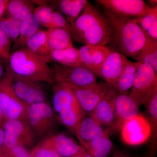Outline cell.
<instances>
[{
  "label": "cell",
  "instance_id": "ac0fdd59",
  "mask_svg": "<svg viewBox=\"0 0 157 157\" xmlns=\"http://www.w3.org/2000/svg\"><path fill=\"white\" fill-rule=\"evenodd\" d=\"M54 150L60 156L70 157L85 151L71 137L63 134H58L46 138L41 143Z\"/></svg>",
  "mask_w": 157,
  "mask_h": 157
},
{
  "label": "cell",
  "instance_id": "7bdbcfd3",
  "mask_svg": "<svg viewBox=\"0 0 157 157\" xmlns=\"http://www.w3.org/2000/svg\"><path fill=\"white\" fill-rule=\"evenodd\" d=\"M0 157H6V156H5V155L0 154Z\"/></svg>",
  "mask_w": 157,
  "mask_h": 157
},
{
  "label": "cell",
  "instance_id": "d6986e66",
  "mask_svg": "<svg viewBox=\"0 0 157 157\" xmlns=\"http://www.w3.org/2000/svg\"><path fill=\"white\" fill-rule=\"evenodd\" d=\"M75 133L81 143L109 135L107 129L103 130L101 125L90 116L82 120Z\"/></svg>",
  "mask_w": 157,
  "mask_h": 157
},
{
  "label": "cell",
  "instance_id": "52a82bcc",
  "mask_svg": "<svg viewBox=\"0 0 157 157\" xmlns=\"http://www.w3.org/2000/svg\"><path fill=\"white\" fill-rule=\"evenodd\" d=\"M27 121L6 120L3 126L5 141L2 154L6 155L17 145H30L34 143L35 134Z\"/></svg>",
  "mask_w": 157,
  "mask_h": 157
},
{
  "label": "cell",
  "instance_id": "d6a6232c",
  "mask_svg": "<svg viewBox=\"0 0 157 157\" xmlns=\"http://www.w3.org/2000/svg\"><path fill=\"white\" fill-rule=\"evenodd\" d=\"M12 43L9 37L0 28V60L3 62L6 67L9 66Z\"/></svg>",
  "mask_w": 157,
  "mask_h": 157
},
{
  "label": "cell",
  "instance_id": "ffe728a7",
  "mask_svg": "<svg viewBox=\"0 0 157 157\" xmlns=\"http://www.w3.org/2000/svg\"><path fill=\"white\" fill-rule=\"evenodd\" d=\"M40 25L33 14L21 22L18 38L11 48L12 52L26 47L29 39L40 29Z\"/></svg>",
  "mask_w": 157,
  "mask_h": 157
},
{
  "label": "cell",
  "instance_id": "d590c367",
  "mask_svg": "<svg viewBox=\"0 0 157 157\" xmlns=\"http://www.w3.org/2000/svg\"><path fill=\"white\" fill-rule=\"evenodd\" d=\"M9 2V0H0V20L5 17Z\"/></svg>",
  "mask_w": 157,
  "mask_h": 157
},
{
  "label": "cell",
  "instance_id": "3957f363",
  "mask_svg": "<svg viewBox=\"0 0 157 157\" xmlns=\"http://www.w3.org/2000/svg\"><path fill=\"white\" fill-rule=\"evenodd\" d=\"M50 61L24 47L11 53L9 67L12 72L33 81L52 84L54 83Z\"/></svg>",
  "mask_w": 157,
  "mask_h": 157
},
{
  "label": "cell",
  "instance_id": "277c9868",
  "mask_svg": "<svg viewBox=\"0 0 157 157\" xmlns=\"http://www.w3.org/2000/svg\"><path fill=\"white\" fill-rule=\"evenodd\" d=\"M53 90V109L59 120L75 133L78 124L85 117V111L66 83L56 82Z\"/></svg>",
  "mask_w": 157,
  "mask_h": 157
},
{
  "label": "cell",
  "instance_id": "8992f818",
  "mask_svg": "<svg viewBox=\"0 0 157 157\" xmlns=\"http://www.w3.org/2000/svg\"><path fill=\"white\" fill-rule=\"evenodd\" d=\"M130 96L140 107L147 106L157 93V73L148 65L140 63Z\"/></svg>",
  "mask_w": 157,
  "mask_h": 157
},
{
  "label": "cell",
  "instance_id": "836d02e7",
  "mask_svg": "<svg viewBox=\"0 0 157 157\" xmlns=\"http://www.w3.org/2000/svg\"><path fill=\"white\" fill-rule=\"evenodd\" d=\"M31 157H60L54 150L40 143L30 153Z\"/></svg>",
  "mask_w": 157,
  "mask_h": 157
},
{
  "label": "cell",
  "instance_id": "9a60e30c",
  "mask_svg": "<svg viewBox=\"0 0 157 157\" xmlns=\"http://www.w3.org/2000/svg\"><path fill=\"white\" fill-rule=\"evenodd\" d=\"M78 50L82 65L99 76L104 61L112 51L106 46L89 45H83Z\"/></svg>",
  "mask_w": 157,
  "mask_h": 157
},
{
  "label": "cell",
  "instance_id": "f35d334b",
  "mask_svg": "<svg viewBox=\"0 0 157 157\" xmlns=\"http://www.w3.org/2000/svg\"><path fill=\"white\" fill-rule=\"evenodd\" d=\"M148 2L150 5V6L152 7V8H154V7L157 6V1L156 0H151V1H148Z\"/></svg>",
  "mask_w": 157,
  "mask_h": 157
},
{
  "label": "cell",
  "instance_id": "f546056e",
  "mask_svg": "<svg viewBox=\"0 0 157 157\" xmlns=\"http://www.w3.org/2000/svg\"><path fill=\"white\" fill-rule=\"evenodd\" d=\"M35 4H38V6L34 9L33 14L40 25L50 29L52 15L54 9L50 5L44 1H35Z\"/></svg>",
  "mask_w": 157,
  "mask_h": 157
},
{
  "label": "cell",
  "instance_id": "8d00e7d4",
  "mask_svg": "<svg viewBox=\"0 0 157 157\" xmlns=\"http://www.w3.org/2000/svg\"><path fill=\"white\" fill-rule=\"evenodd\" d=\"M4 141H5V133H4V129L0 128V154H2Z\"/></svg>",
  "mask_w": 157,
  "mask_h": 157
},
{
  "label": "cell",
  "instance_id": "484cf974",
  "mask_svg": "<svg viewBox=\"0 0 157 157\" xmlns=\"http://www.w3.org/2000/svg\"><path fill=\"white\" fill-rule=\"evenodd\" d=\"M52 60L59 64L66 66H83L82 64L78 49L75 47L52 51Z\"/></svg>",
  "mask_w": 157,
  "mask_h": 157
},
{
  "label": "cell",
  "instance_id": "44dd1931",
  "mask_svg": "<svg viewBox=\"0 0 157 157\" xmlns=\"http://www.w3.org/2000/svg\"><path fill=\"white\" fill-rule=\"evenodd\" d=\"M26 47L32 52L52 61L51 50L48 45L46 31L39 29L27 43Z\"/></svg>",
  "mask_w": 157,
  "mask_h": 157
},
{
  "label": "cell",
  "instance_id": "1f68e13d",
  "mask_svg": "<svg viewBox=\"0 0 157 157\" xmlns=\"http://www.w3.org/2000/svg\"><path fill=\"white\" fill-rule=\"evenodd\" d=\"M146 107L149 117L147 120L151 128V136H152L151 143L155 144L156 143L157 138V93L154 95Z\"/></svg>",
  "mask_w": 157,
  "mask_h": 157
},
{
  "label": "cell",
  "instance_id": "cb8c5ba5",
  "mask_svg": "<svg viewBox=\"0 0 157 157\" xmlns=\"http://www.w3.org/2000/svg\"><path fill=\"white\" fill-rule=\"evenodd\" d=\"M46 31L48 45L51 51L61 50L73 46L71 35L63 29H48Z\"/></svg>",
  "mask_w": 157,
  "mask_h": 157
},
{
  "label": "cell",
  "instance_id": "5b68a950",
  "mask_svg": "<svg viewBox=\"0 0 157 157\" xmlns=\"http://www.w3.org/2000/svg\"><path fill=\"white\" fill-rule=\"evenodd\" d=\"M28 107L14 92L9 66L0 81V107L6 120L26 121L28 119Z\"/></svg>",
  "mask_w": 157,
  "mask_h": 157
},
{
  "label": "cell",
  "instance_id": "7a4b0ae2",
  "mask_svg": "<svg viewBox=\"0 0 157 157\" xmlns=\"http://www.w3.org/2000/svg\"><path fill=\"white\" fill-rule=\"evenodd\" d=\"M104 14L112 27L111 42L122 54L135 58L146 41V36L140 26L132 19L121 17L106 10Z\"/></svg>",
  "mask_w": 157,
  "mask_h": 157
},
{
  "label": "cell",
  "instance_id": "8fae6325",
  "mask_svg": "<svg viewBox=\"0 0 157 157\" xmlns=\"http://www.w3.org/2000/svg\"><path fill=\"white\" fill-rule=\"evenodd\" d=\"M9 70L13 89L20 100L27 106L45 102L46 93L42 83L20 76Z\"/></svg>",
  "mask_w": 157,
  "mask_h": 157
},
{
  "label": "cell",
  "instance_id": "ab89813d",
  "mask_svg": "<svg viewBox=\"0 0 157 157\" xmlns=\"http://www.w3.org/2000/svg\"><path fill=\"white\" fill-rule=\"evenodd\" d=\"M86 154L85 151L82 152L78 154L75 155L73 156H71L70 157H83L84 156V155Z\"/></svg>",
  "mask_w": 157,
  "mask_h": 157
},
{
  "label": "cell",
  "instance_id": "7402d4cb",
  "mask_svg": "<svg viewBox=\"0 0 157 157\" xmlns=\"http://www.w3.org/2000/svg\"><path fill=\"white\" fill-rule=\"evenodd\" d=\"M58 3L61 13L72 26L84 10L87 4L86 0H61L56 1Z\"/></svg>",
  "mask_w": 157,
  "mask_h": 157
},
{
  "label": "cell",
  "instance_id": "ba28073f",
  "mask_svg": "<svg viewBox=\"0 0 157 157\" xmlns=\"http://www.w3.org/2000/svg\"><path fill=\"white\" fill-rule=\"evenodd\" d=\"M52 70L55 82L86 87L97 82V76L83 66H66L54 64Z\"/></svg>",
  "mask_w": 157,
  "mask_h": 157
},
{
  "label": "cell",
  "instance_id": "4fadbf2b",
  "mask_svg": "<svg viewBox=\"0 0 157 157\" xmlns=\"http://www.w3.org/2000/svg\"><path fill=\"white\" fill-rule=\"evenodd\" d=\"M66 84L74 94L82 109L88 112H91L94 110L111 87L106 82H97L86 87Z\"/></svg>",
  "mask_w": 157,
  "mask_h": 157
},
{
  "label": "cell",
  "instance_id": "83f0119b",
  "mask_svg": "<svg viewBox=\"0 0 157 157\" xmlns=\"http://www.w3.org/2000/svg\"><path fill=\"white\" fill-rule=\"evenodd\" d=\"M109 136L81 143L93 157H107L113 147Z\"/></svg>",
  "mask_w": 157,
  "mask_h": 157
},
{
  "label": "cell",
  "instance_id": "60d3db41",
  "mask_svg": "<svg viewBox=\"0 0 157 157\" xmlns=\"http://www.w3.org/2000/svg\"><path fill=\"white\" fill-rule=\"evenodd\" d=\"M4 118V115H3L2 111V109L0 107V123L2 122L3 119Z\"/></svg>",
  "mask_w": 157,
  "mask_h": 157
},
{
  "label": "cell",
  "instance_id": "74e56055",
  "mask_svg": "<svg viewBox=\"0 0 157 157\" xmlns=\"http://www.w3.org/2000/svg\"><path fill=\"white\" fill-rule=\"evenodd\" d=\"M6 73V68L5 64L0 60V81L2 79Z\"/></svg>",
  "mask_w": 157,
  "mask_h": 157
},
{
  "label": "cell",
  "instance_id": "9c48e42d",
  "mask_svg": "<svg viewBox=\"0 0 157 157\" xmlns=\"http://www.w3.org/2000/svg\"><path fill=\"white\" fill-rule=\"evenodd\" d=\"M96 2L107 11L129 19L143 17L153 9L142 0H97Z\"/></svg>",
  "mask_w": 157,
  "mask_h": 157
},
{
  "label": "cell",
  "instance_id": "b9f144b4",
  "mask_svg": "<svg viewBox=\"0 0 157 157\" xmlns=\"http://www.w3.org/2000/svg\"><path fill=\"white\" fill-rule=\"evenodd\" d=\"M83 157H93L91 155H87V154H86L84 155V156H83Z\"/></svg>",
  "mask_w": 157,
  "mask_h": 157
},
{
  "label": "cell",
  "instance_id": "e0dca14e",
  "mask_svg": "<svg viewBox=\"0 0 157 157\" xmlns=\"http://www.w3.org/2000/svg\"><path fill=\"white\" fill-rule=\"evenodd\" d=\"M128 60V59L120 52L112 50L103 64L100 77L113 87Z\"/></svg>",
  "mask_w": 157,
  "mask_h": 157
},
{
  "label": "cell",
  "instance_id": "603a6c76",
  "mask_svg": "<svg viewBox=\"0 0 157 157\" xmlns=\"http://www.w3.org/2000/svg\"><path fill=\"white\" fill-rule=\"evenodd\" d=\"M140 63L128 60L114 86L118 94H126L132 89L137 68Z\"/></svg>",
  "mask_w": 157,
  "mask_h": 157
},
{
  "label": "cell",
  "instance_id": "4dcf8cb0",
  "mask_svg": "<svg viewBox=\"0 0 157 157\" xmlns=\"http://www.w3.org/2000/svg\"><path fill=\"white\" fill-rule=\"evenodd\" d=\"M21 21L8 15L0 20V28L9 37L12 42L16 41L19 35Z\"/></svg>",
  "mask_w": 157,
  "mask_h": 157
},
{
  "label": "cell",
  "instance_id": "d4e9b609",
  "mask_svg": "<svg viewBox=\"0 0 157 157\" xmlns=\"http://www.w3.org/2000/svg\"><path fill=\"white\" fill-rule=\"evenodd\" d=\"M36 4L28 0H11L9 2L7 13L8 15L22 21L33 14Z\"/></svg>",
  "mask_w": 157,
  "mask_h": 157
},
{
  "label": "cell",
  "instance_id": "5bb4252c",
  "mask_svg": "<svg viewBox=\"0 0 157 157\" xmlns=\"http://www.w3.org/2000/svg\"><path fill=\"white\" fill-rule=\"evenodd\" d=\"M139 107L130 95L118 94L115 101V120L112 126L107 129L109 134L120 131L124 124L139 113Z\"/></svg>",
  "mask_w": 157,
  "mask_h": 157
},
{
  "label": "cell",
  "instance_id": "e575fe53",
  "mask_svg": "<svg viewBox=\"0 0 157 157\" xmlns=\"http://www.w3.org/2000/svg\"><path fill=\"white\" fill-rule=\"evenodd\" d=\"M5 156L7 157H31L30 153L22 145H17L8 152Z\"/></svg>",
  "mask_w": 157,
  "mask_h": 157
},
{
  "label": "cell",
  "instance_id": "ee69618b",
  "mask_svg": "<svg viewBox=\"0 0 157 157\" xmlns=\"http://www.w3.org/2000/svg\"></svg>",
  "mask_w": 157,
  "mask_h": 157
},
{
  "label": "cell",
  "instance_id": "f1b7e54d",
  "mask_svg": "<svg viewBox=\"0 0 157 157\" xmlns=\"http://www.w3.org/2000/svg\"><path fill=\"white\" fill-rule=\"evenodd\" d=\"M133 20L140 26L147 36L157 40V6L153 8L145 16Z\"/></svg>",
  "mask_w": 157,
  "mask_h": 157
},
{
  "label": "cell",
  "instance_id": "7c38bea8",
  "mask_svg": "<svg viewBox=\"0 0 157 157\" xmlns=\"http://www.w3.org/2000/svg\"><path fill=\"white\" fill-rule=\"evenodd\" d=\"M121 137L128 145L136 146L145 143L151 136L149 122L141 113L127 121L121 129Z\"/></svg>",
  "mask_w": 157,
  "mask_h": 157
},
{
  "label": "cell",
  "instance_id": "30bf717a",
  "mask_svg": "<svg viewBox=\"0 0 157 157\" xmlns=\"http://www.w3.org/2000/svg\"><path fill=\"white\" fill-rule=\"evenodd\" d=\"M53 109L45 102L29 105L28 107V121L35 135L43 136L54 126Z\"/></svg>",
  "mask_w": 157,
  "mask_h": 157
},
{
  "label": "cell",
  "instance_id": "6da1fadb",
  "mask_svg": "<svg viewBox=\"0 0 157 157\" xmlns=\"http://www.w3.org/2000/svg\"><path fill=\"white\" fill-rule=\"evenodd\" d=\"M76 41L91 46H105L111 42L112 29L109 20L88 2L74 22Z\"/></svg>",
  "mask_w": 157,
  "mask_h": 157
},
{
  "label": "cell",
  "instance_id": "4316f807",
  "mask_svg": "<svg viewBox=\"0 0 157 157\" xmlns=\"http://www.w3.org/2000/svg\"><path fill=\"white\" fill-rule=\"evenodd\" d=\"M146 37L145 45L135 59L139 63L148 65L157 73V40Z\"/></svg>",
  "mask_w": 157,
  "mask_h": 157
},
{
  "label": "cell",
  "instance_id": "2e32d148",
  "mask_svg": "<svg viewBox=\"0 0 157 157\" xmlns=\"http://www.w3.org/2000/svg\"><path fill=\"white\" fill-rule=\"evenodd\" d=\"M118 93L111 87L91 112L90 116L101 126H112L115 120V104Z\"/></svg>",
  "mask_w": 157,
  "mask_h": 157
}]
</instances>
